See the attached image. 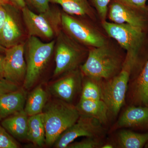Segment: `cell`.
<instances>
[{
	"mask_svg": "<svg viewBox=\"0 0 148 148\" xmlns=\"http://www.w3.org/2000/svg\"><path fill=\"white\" fill-rule=\"evenodd\" d=\"M102 27L108 36L116 40L126 51L125 58L132 63L130 79L136 76L146 62L141 56L145 38V31L127 24H116L104 21Z\"/></svg>",
	"mask_w": 148,
	"mask_h": 148,
	"instance_id": "cell-1",
	"label": "cell"
},
{
	"mask_svg": "<svg viewBox=\"0 0 148 148\" xmlns=\"http://www.w3.org/2000/svg\"><path fill=\"white\" fill-rule=\"evenodd\" d=\"M125 58L108 42L99 47L89 48L87 58L79 69L84 76L110 79L121 71Z\"/></svg>",
	"mask_w": 148,
	"mask_h": 148,
	"instance_id": "cell-2",
	"label": "cell"
},
{
	"mask_svg": "<svg viewBox=\"0 0 148 148\" xmlns=\"http://www.w3.org/2000/svg\"><path fill=\"white\" fill-rule=\"evenodd\" d=\"M42 113L45 143L48 146L53 145L59 135L75 123L80 116L76 106L59 99L46 104Z\"/></svg>",
	"mask_w": 148,
	"mask_h": 148,
	"instance_id": "cell-3",
	"label": "cell"
},
{
	"mask_svg": "<svg viewBox=\"0 0 148 148\" xmlns=\"http://www.w3.org/2000/svg\"><path fill=\"white\" fill-rule=\"evenodd\" d=\"M55 39L44 42L37 37L28 36L25 41L24 55L27 73L24 87L29 89L39 79L54 53Z\"/></svg>",
	"mask_w": 148,
	"mask_h": 148,
	"instance_id": "cell-4",
	"label": "cell"
},
{
	"mask_svg": "<svg viewBox=\"0 0 148 148\" xmlns=\"http://www.w3.org/2000/svg\"><path fill=\"white\" fill-rule=\"evenodd\" d=\"M88 50L89 48L75 41L62 29L55 39L53 76L79 69L86 60Z\"/></svg>",
	"mask_w": 148,
	"mask_h": 148,
	"instance_id": "cell-5",
	"label": "cell"
},
{
	"mask_svg": "<svg viewBox=\"0 0 148 148\" xmlns=\"http://www.w3.org/2000/svg\"><path fill=\"white\" fill-rule=\"evenodd\" d=\"M21 11L28 36L50 41L55 39L62 29V11L58 8L50 7L45 12L36 13L26 6Z\"/></svg>",
	"mask_w": 148,
	"mask_h": 148,
	"instance_id": "cell-6",
	"label": "cell"
},
{
	"mask_svg": "<svg viewBox=\"0 0 148 148\" xmlns=\"http://www.w3.org/2000/svg\"><path fill=\"white\" fill-rule=\"evenodd\" d=\"M131 62L125 60L121 71L108 79H98L101 100L108 107L109 114L117 115L125 102L130 78L132 73Z\"/></svg>",
	"mask_w": 148,
	"mask_h": 148,
	"instance_id": "cell-7",
	"label": "cell"
},
{
	"mask_svg": "<svg viewBox=\"0 0 148 148\" xmlns=\"http://www.w3.org/2000/svg\"><path fill=\"white\" fill-rule=\"evenodd\" d=\"M62 29L75 41L88 48L99 47L108 43L97 28L85 20L62 11Z\"/></svg>",
	"mask_w": 148,
	"mask_h": 148,
	"instance_id": "cell-8",
	"label": "cell"
},
{
	"mask_svg": "<svg viewBox=\"0 0 148 148\" xmlns=\"http://www.w3.org/2000/svg\"><path fill=\"white\" fill-rule=\"evenodd\" d=\"M108 15L113 23L130 24L145 31L147 27V9L140 8L129 0H111Z\"/></svg>",
	"mask_w": 148,
	"mask_h": 148,
	"instance_id": "cell-9",
	"label": "cell"
},
{
	"mask_svg": "<svg viewBox=\"0 0 148 148\" xmlns=\"http://www.w3.org/2000/svg\"><path fill=\"white\" fill-rule=\"evenodd\" d=\"M106 133L103 125L91 117L80 115L77 121L59 135L53 145L56 148H67L69 144L81 137L102 138Z\"/></svg>",
	"mask_w": 148,
	"mask_h": 148,
	"instance_id": "cell-10",
	"label": "cell"
},
{
	"mask_svg": "<svg viewBox=\"0 0 148 148\" xmlns=\"http://www.w3.org/2000/svg\"><path fill=\"white\" fill-rule=\"evenodd\" d=\"M5 5L7 16L0 36V44L8 48L24 42L26 34L21 10L11 3Z\"/></svg>",
	"mask_w": 148,
	"mask_h": 148,
	"instance_id": "cell-11",
	"label": "cell"
},
{
	"mask_svg": "<svg viewBox=\"0 0 148 148\" xmlns=\"http://www.w3.org/2000/svg\"><path fill=\"white\" fill-rule=\"evenodd\" d=\"M24 45L25 42L6 48L4 53V79L18 85L24 83L27 73Z\"/></svg>",
	"mask_w": 148,
	"mask_h": 148,
	"instance_id": "cell-12",
	"label": "cell"
},
{
	"mask_svg": "<svg viewBox=\"0 0 148 148\" xmlns=\"http://www.w3.org/2000/svg\"><path fill=\"white\" fill-rule=\"evenodd\" d=\"M83 77L79 68L66 73L51 86V91L58 99L71 103L82 88Z\"/></svg>",
	"mask_w": 148,
	"mask_h": 148,
	"instance_id": "cell-13",
	"label": "cell"
},
{
	"mask_svg": "<svg viewBox=\"0 0 148 148\" xmlns=\"http://www.w3.org/2000/svg\"><path fill=\"white\" fill-rule=\"evenodd\" d=\"M125 101L128 106H148V59L138 75L129 80Z\"/></svg>",
	"mask_w": 148,
	"mask_h": 148,
	"instance_id": "cell-14",
	"label": "cell"
},
{
	"mask_svg": "<svg viewBox=\"0 0 148 148\" xmlns=\"http://www.w3.org/2000/svg\"><path fill=\"white\" fill-rule=\"evenodd\" d=\"M114 128L148 131V106H128Z\"/></svg>",
	"mask_w": 148,
	"mask_h": 148,
	"instance_id": "cell-15",
	"label": "cell"
},
{
	"mask_svg": "<svg viewBox=\"0 0 148 148\" xmlns=\"http://www.w3.org/2000/svg\"><path fill=\"white\" fill-rule=\"evenodd\" d=\"M26 93L22 88L0 96V120L24 110Z\"/></svg>",
	"mask_w": 148,
	"mask_h": 148,
	"instance_id": "cell-16",
	"label": "cell"
},
{
	"mask_svg": "<svg viewBox=\"0 0 148 148\" xmlns=\"http://www.w3.org/2000/svg\"><path fill=\"white\" fill-rule=\"evenodd\" d=\"M29 117L22 110L3 119L1 124L14 138L27 140Z\"/></svg>",
	"mask_w": 148,
	"mask_h": 148,
	"instance_id": "cell-17",
	"label": "cell"
},
{
	"mask_svg": "<svg viewBox=\"0 0 148 148\" xmlns=\"http://www.w3.org/2000/svg\"><path fill=\"white\" fill-rule=\"evenodd\" d=\"M76 107L80 115L94 118L103 125L108 123V109L102 100L95 101L80 99Z\"/></svg>",
	"mask_w": 148,
	"mask_h": 148,
	"instance_id": "cell-18",
	"label": "cell"
},
{
	"mask_svg": "<svg viewBox=\"0 0 148 148\" xmlns=\"http://www.w3.org/2000/svg\"><path fill=\"white\" fill-rule=\"evenodd\" d=\"M50 2L59 5L63 11L72 16L96 19L95 10L88 0H50Z\"/></svg>",
	"mask_w": 148,
	"mask_h": 148,
	"instance_id": "cell-19",
	"label": "cell"
},
{
	"mask_svg": "<svg viewBox=\"0 0 148 148\" xmlns=\"http://www.w3.org/2000/svg\"><path fill=\"white\" fill-rule=\"evenodd\" d=\"M117 147L121 148H142L148 142V131L140 133L123 129L117 134Z\"/></svg>",
	"mask_w": 148,
	"mask_h": 148,
	"instance_id": "cell-20",
	"label": "cell"
},
{
	"mask_svg": "<svg viewBox=\"0 0 148 148\" xmlns=\"http://www.w3.org/2000/svg\"><path fill=\"white\" fill-rule=\"evenodd\" d=\"M27 140L38 147H42L45 143V130L42 113L29 117Z\"/></svg>",
	"mask_w": 148,
	"mask_h": 148,
	"instance_id": "cell-21",
	"label": "cell"
},
{
	"mask_svg": "<svg viewBox=\"0 0 148 148\" xmlns=\"http://www.w3.org/2000/svg\"><path fill=\"white\" fill-rule=\"evenodd\" d=\"M47 100V93L41 86H39L27 96L24 110L29 116L41 113Z\"/></svg>",
	"mask_w": 148,
	"mask_h": 148,
	"instance_id": "cell-22",
	"label": "cell"
},
{
	"mask_svg": "<svg viewBox=\"0 0 148 148\" xmlns=\"http://www.w3.org/2000/svg\"><path fill=\"white\" fill-rule=\"evenodd\" d=\"M80 99L83 100H101V93L98 80L84 76Z\"/></svg>",
	"mask_w": 148,
	"mask_h": 148,
	"instance_id": "cell-23",
	"label": "cell"
},
{
	"mask_svg": "<svg viewBox=\"0 0 148 148\" xmlns=\"http://www.w3.org/2000/svg\"><path fill=\"white\" fill-rule=\"evenodd\" d=\"M104 143L102 138L87 137L86 139L69 144L67 148H98L102 147Z\"/></svg>",
	"mask_w": 148,
	"mask_h": 148,
	"instance_id": "cell-24",
	"label": "cell"
},
{
	"mask_svg": "<svg viewBox=\"0 0 148 148\" xmlns=\"http://www.w3.org/2000/svg\"><path fill=\"white\" fill-rule=\"evenodd\" d=\"M90 5L95 8L101 22L106 21L109 4L111 0H89Z\"/></svg>",
	"mask_w": 148,
	"mask_h": 148,
	"instance_id": "cell-25",
	"label": "cell"
},
{
	"mask_svg": "<svg viewBox=\"0 0 148 148\" xmlns=\"http://www.w3.org/2000/svg\"><path fill=\"white\" fill-rule=\"evenodd\" d=\"M18 143L7 132L1 124L0 125V148H17Z\"/></svg>",
	"mask_w": 148,
	"mask_h": 148,
	"instance_id": "cell-26",
	"label": "cell"
},
{
	"mask_svg": "<svg viewBox=\"0 0 148 148\" xmlns=\"http://www.w3.org/2000/svg\"><path fill=\"white\" fill-rule=\"evenodd\" d=\"M26 5L41 13L47 10L50 8V0H24Z\"/></svg>",
	"mask_w": 148,
	"mask_h": 148,
	"instance_id": "cell-27",
	"label": "cell"
},
{
	"mask_svg": "<svg viewBox=\"0 0 148 148\" xmlns=\"http://www.w3.org/2000/svg\"><path fill=\"white\" fill-rule=\"evenodd\" d=\"M19 89L18 85L5 79H0V96Z\"/></svg>",
	"mask_w": 148,
	"mask_h": 148,
	"instance_id": "cell-28",
	"label": "cell"
},
{
	"mask_svg": "<svg viewBox=\"0 0 148 148\" xmlns=\"http://www.w3.org/2000/svg\"><path fill=\"white\" fill-rule=\"evenodd\" d=\"M7 11L5 5L0 3V36L5 22Z\"/></svg>",
	"mask_w": 148,
	"mask_h": 148,
	"instance_id": "cell-29",
	"label": "cell"
},
{
	"mask_svg": "<svg viewBox=\"0 0 148 148\" xmlns=\"http://www.w3.org/2000/svg\"><path fill=\"white\" fill-rule=\"evenodd\" d=\"M9 1L12 5L21 10L27 6L24 0H9Z\"/></svg>",
	"mask_w": 148,
	"mask_h": 148,
	"instance_id": "cell-30",
	"label": "cell"
},
{
	"mask_svg": "<svg viewBox=\"0 0 148 148\" xmlns=\"http://www.w3.org/2000/svg\"><path fill=\"white\" fill-rule=\"evenodd\" d=\"M133 4L137 6L140 8L147 9L146 3L147 0H129Z\"/></svg>",
	"mask_w": 148,
	"mask_h": 148,
	"instance_id": "cell-31",
	"label": "cell"
},
{
	"mask_svg": "<svg viewBox=\"0 0 148 148\" xmlns=\"http://www.w3.org/2000/svg\"><path fill=\"white\" fill-rule=\"evenodd\" d=\"M0 53V79H4V64L5 55Z\"/></svg>",
	"mask_w": 148,
	"mask_h": 148,
	"instance_id": "cell-32",
	"label": "cell"
},
{
	"mask_svg": "<svg viewBox=\"0 0 148 148\" xmlns=\"http://www.w3.org/2000/svg\"><path fill=\"white\" fill-rule=\"evenodd\" d=\"M115 147L114 143H104L101 148H113Z\"/></svg>",
	"mask_w": 148,
	"mask_h": 148,
	"instance_id": "cell-33",
	"label": "cell"
},
{
	"mask_svg": "<svg viewBox=\"0 0 148 148\" xmlns=\"http://www.w3.org/2000/svg\"><path fill=\"white\" fill-rule=\"evenodd\" d=\"M6 48L0 44V53H4Z\"/></svg>",
	"mask_w": 148,
	"mask_h": 148,
	"instance_id": "cell-34",
	"label": "cell"
},
{
	"mask_svg": "<svg viewBox=\"0 0 148 148\" xmlns=\"http://www.w3.org/2000/svg\"><path fill=\"white\" fill-rule=\"evenodd\" d=\"M0 3L5 5L7 4L11 3L9 0H0Z\"/></svg>",
	"mask_w": 148,
	"mask_h": 148,
	"instance_id": "cell-35",
	"label": "cell"
},
{
	"mask_svg": "<svg viewBox=\"0 0 148 148\" xmlns=\"http://www.w3.org/2000/svg\"><path fill=\"white\" fill-rule=\"evenodd\" d=\"M145 147H148V142L147 143V144H146L145 146Z\"/></svg>",
	"mask_w": 148,
	"mask_h": 148,
	"instance_id": "cell-36",
	"label": "cell"
},
{
	"mask_svg": "<svg viewBox=\"0 0 148 148\" xmlns=\"http://www.w3.org/2000/svg\"><path fill=\"white\" fill-rule=\"evenodd\" d=\"M147 11H148V6L147 7Z\"/></svg>",
	"mask_w": 148,
	"mask_h": 148,
	"instance_id": "cell-37",
	"label": "cell"
}]
</instances>
